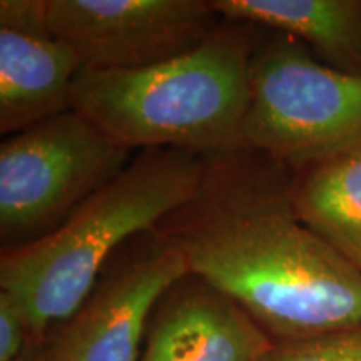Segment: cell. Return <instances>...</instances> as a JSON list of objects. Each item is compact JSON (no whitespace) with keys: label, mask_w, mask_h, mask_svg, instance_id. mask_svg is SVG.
<instances>
[{"label":"cell","mask_w":361,"mask_h":361,"mask_svg":"<svg viewBox=\"0 0 361 361\" xmlns=\"http://www.w3.org/2000/svg\"><path fill=\"white\" fill-rule=\"evenodd\" d=\"M295 173L246 147L209 157L196 196L157 226L274 343L361 328V271L298 219Z\"/></svg>","instance_id":"cell-1"},{"label":"cell","mask_w":361,"mask_h":361,"mask_svg":"<svg viewBox=\"0 0 361 361\" xmlns=\"http://www.w3.org/2000/svg\"><path fill=\"white\" fill-rule=\"evenodd\" d=\"M261 27L223 20L201 45L133 71L79 72L72 109L121 146L216 157L241 149L250 67Z\"/></svg>","instance_id":"cell-2"},{"label":"cell","mask_w":361,"mask_h":361,"mask_svg":"<svg viewBox=\"0 0 361 361\" xmlns=\"http://www.w3.org/2000/svg\"><path fill=\"white\" fill-rule=\"evenodd\" d=\"M206 168L207 157L183 149L137 151L61 228L0 255V290L19 301L37 345L82 305L117 247L196 196Z\"/></svg>","instance_id":"cell-3"},{"label":"cell","mask_w":361,"mask_h":361,"mask_svg":"<svg viewBox=\"0 0 361 361\" xmlns=\"http://www.w3.org/2000/svg\"><path fill=\"white\" fill-rule=\"evenodd\" d=\"M243 147L301 171L361 149V74L329 67L300 40L261 29Z\"/></svg>","instance_id":"cell-4"},{"label":"cell","mask_w":361,"mask_h":361,"mask_svg":"<svg viewBox=\"0 0 361 361\" xmlns=\"http://www.w3.org/2000/svg\"><path fill=\"white\" fill-rule=\"evenodd\" d=\"M71 109L0 142V245L19 250L56 231L133 161Z\"/></svg>","instance_id":"cell-5"},{"label":"cell","mask_w":361,"mask_h":361,"mask_svg":"<svg viewBox=\"0 0 361 361\" xmlns=\"http://www.w3.org/2000/svg\"><path fill=\"white\" fill-rule=\"evenodd\" d=\"M186 274V256L168 233L135 234L104 263L75 313L47 333L44 351L57 361H137L157 303Z\"/></svg>","instance_id":"cell-6"},{"label":"cell","mask_w":361,"mask_h":361,"mask_svg":"<svg viewBox=\"0 0 361 361\" xmlns=\"http://www.w3.org/2000/svg\"><path fill=\"white\" fill-rule=\"evenodd\" d=\"M47 20L85 71L161 64L223 24L209 0H47Z\"/></svg>","instance_id":"cell-7"},{"label":"cell","mask_w":361,"mask_h":361,"mask_svg":"<svg viewBox=\"0 0 361 361\" xmlns=\"http://www.w3.org/2000/svg\"><path fill=\"white\" fill-rule=\"evenodd\" d=\"M82 71L74 51L52 32L47 0L0 2V134L72 109Z\"/></svg>","instance_id":"cell-8"},{"label":"cell","mask_w":361,"mask_h":361,"mask_svg":"<svg viewBox=\"0 0 361 361\" xmlns=\"http://www.w3.org/2000/svg\"><path fill=\"white\" fill-rule=\"evenodd\" d=\"M273 345L245 310L189 273L157 303L137 361H261Z\"/></svg>","instance_id":"cell-9"},{"label":"cell","mask_w":361,"mask_h":361,"mask_svg":"<svg viewBox=\"0 0 361 361\" xmlns=\"http://www.w3.org/2000/svg\"><path fill=\"white\" fill-rule=\"evenodd\" d=\"M223 20L246 22L313 47L338 71L361 74V0H209Z\"/></svg>","instance_id":"cell-10"},{"label":"cell","mask_w":361,"mask_h":361,"mask_svg":"<svg viewBox=\"0 0 361 361\" xmlns=\"http://www.w3.org/2000/svg\"><path fill=\"white\" fill-rule=\"evenodd\" d=\"M291 200L298 219L361 271V149L296 171Z\"/></svg>","instance_id":"cell-11"},{"label":"cell","mask_w":361,"mask_h":361,"mask_svg":"<svg viewBox=\"0 0 361 361\" xmlns=\"http://www.w3.org/2000/svg\"><path fill=\"white\" fill-rule=\"evenodd\" d=\"M261 361H361V328L274 343Z\"/></svg>","instance_id":"cell-12"},{"label":"cell","mask_w":361,"mask_h":361,"mask_svg":"<svg viewBox=\"0 0 361 361\" xmlns=\"http://www.w3.org/2000/svg\"><path fill=\"white\" fill-rule=\"evenodd\" d=\"M34 345L25 311L11 293L0 290V361H20Z\"/></svg>","instance_id":"cell-13"},{"label":"cell","mask_w":361,"mask_h":361,"mask_svg":"<svg viewBox=\"0 0 361 361\" xmlns=\"http://www.w3.org/2000/svg\"><path fill=\"white\" fill-rule=\"evenodd\" d=\"M20 361H57V360L52 358L49 353H45L42 345H34L32 348L27 351V355Z\"/></svg>","instance_id":"cell-14"}]
</instances>
